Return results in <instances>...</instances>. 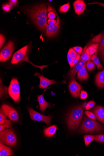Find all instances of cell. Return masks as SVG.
<instances>
[{
	"label": "cell",
	"mask_w": 104,
	"mask_h": 156,
	"mask_svg": "<svg viewBox=\"0 0 104 156\" xmlns=\"http://www.w3.org/2000/svg\"><path fill=\"white\" fill-rule=\"evenodd\" d=\"M47 7L46 4H40L31 9L29 14L31 19L41 31H45L47 25Z\"/></svg>",
	"instance_id": "obj_1"
},
{
	"label": "cell",
	"mask_w": 104,
	"mask_h": 156,
	"mask_svg": "<svg viewBox=\"0 0 104 156\" xmlns=\"http://www.w3.org/2000/svg\"><path fill=\"white\" fill-rule=\"evenodd\" d=\"M83 115V110L81 107H76L71 111L67 120V124L70 130H76L80 125Z\"/></svg>",
	"instance_id": "obj_2"
},
{
	"label": "cell",
	"mask_w": 104,
	"mask_h": 156,
	"mask_svg": "<svg viewBox=\"0 0 104 156\" xmlns=\"http://www.w3.org/2000/svg\"><path fill=\"white\" fill-rule=\"evenodd\" d=\"M104 129L103 127L99 123L84 116L79 130L82 134L100 132Z\"/></svg>",
	"instance_id": "obj_3"
},
{
	"label": "cell",
	"mask_w": 104,
	"mask_h": 156,
	"mask_svg": "<svg viewBox=\"0 0 104 156\" xmlns=\"http://www.w3.org/2000/svg\"><path fill=\"white\" fill-rule=\"evenodd\" d=\"M1 143L11 146H14L17 143L16 135L12 129L4 130L0 133Z\"/></svg>",
	"instance_id": "obj_4"
},
{
	"label": "cell",
	"mask_w": 104,
	"mask_h": 156,
	"mask_svg": "<svg viewBox=\"0 0 104 156\" xmlns=\"http://www.w3.org/2000/svg\"><path fill=\"white\" fill-rule=\"evenodd\" d=\"M9 95L15 102L20 100V88L19 82L16 78L12 79L8 88Z\"/></svg>",
	"instance_id": "obj_5"
},
{
	"label": "cell",
	"mask_w": 104,
	"mask_h": 156,
	"mask_svg": "<svg viewBox=\"0 0 104 156\" xmlns=\"http://www.w3.org/2000/svg\"><path fill=\"white\" fill-rule=\"evenodd\" d=\"M14 49V43L12 41H9L1 50L0 54L1 62H5L10 59L11 57Z\"/></svg>",
	"instance_id": "obj_6"
},
{
	"label": "cell",
	"mask_w": 104,
	"mask_h": 156,
	"mask_svg": "<svg viewBox=\"0 0 104 156\" xmlns=\"http://www.w3.org/2000/svg\"><path fill=\"white\" fill-rule=\"evenodd\" d=\"M29 111L31 119L33 120L42 121L46 123L47 126L50 125L52 117L50 116H45L34 111L30 108H28Z\"/></svg>",
	"instance_id": "obj_7"
},
{
	"label": "cell",
	"mask_w": 104,
	"mask_h": 156,
	"mask_svg": "<svg viewBox=\"0 0 104 156\" xmlns=\"http://www.w3.org/2000/svg\"><path fill=\"white\" fill-rule=\"evenodd\" d=\"M1 109L8 118L13 122H16L19 120V115L15 108L8 105L3 104L2 105Z\"/></svg>",
	"instance_id": "obj_8"
},
{
	"label": "cell",
	"mask_w": 104,
	"mask_h": 156,
	"mask_svg": "<svg viewBox=\"0 0 104 156\" xmlns=\"http://www.w3.org/2000/svg\"><path fill=\"white\" fill-rule=\"evenodd\" d=\"M28 50V45L18 50L13 55L11 63L12 64H16L23 60Z\"/></svg>",
	"instance_id": "obj_9"
},
{
	"label": "cell",
	"mask_w": 104,
	"mask_h": 156,
	"mask_svg": "<svg viewBox=\"0 0 104 156\" xmlns=\"http://www.w3.org/2000/svg\"><path fill=\"white\" fill-rule=\"evenodd\" d=\"M69 89L72 96L74 98H77L82 89V87L75 79H73L71 80L70 83Z\"/></svg>",
	"instance_id": "obj_10"
},
{
	"label": "cell",
	"mask_w": 104,
	"mask_h": 156,
	"mask_svg": "<svg viewBox=\"0 0 104 156\" xmlns=\"http://www.w3.org/2000/svg\"><path fill=\"white\" fill-rule=\"evenodd\" d=\"M56 13L57 16L56 24L52 26L49 25L47 24V25L46 35L48 37H52V36H55L57 33L59 29L60 25L59 17L57 12Z\"/></svg>",
	"instance_id": "obj_11"
},
{
	"label": "cell",
	"mask_w": 104,
	"mask_h": 156,
	"mask_svg": "<svg viewBox=\"0 0 104 156\" xmlns=\"http://www.w3.org/2000/svg\"><path fill=\"white\" fill-rule=\"evenodd\" d=\"M35 76L38 77L40 80L39 87L40 89H46L49 85L55 84L57 83L55 80L48 79L43 76L40 75V73H36Z\"/></svg>",
	"instance_id": "obj_12"
},
{
	"label": "cell",
	"mask_w": 104,
	"mask_h": 156,
	"mask_svg": "<svg viewBox=\"0 0 104 156\" xmlns=\"http://www.w3.org/2000/svg\"><path fill=\"white\" fill-rule=\"evenodd\" d=\"M75 11L77 15H80L84 11L86 6L82 0H77L73 3Z\"/></svg>",
	"instance_id": "obj_13"
},
{
	"label": "cell",
	"mask_w": 104,
	"mask_h": 156,
	"mask_svg": "<svg viewBox=\"0 0 104 156\" xmlns=\"http://www.w3.org/2000/svg\"><path fill=\"white\" fill-rule=\"evenodd\" d=\"M86 62L79 61L73 68L68 73V75L71 80L75 79V76L77 73L82 68L85 64Z\"/></svg>",
	"instance_id": "obj_14"
},
{
	"label": "cell",
	"mask_w": 104,
	"mask_h": 156,
	"mask_svg": "<svg viewBox=\"0 0 104 156\" xmlns=\"http://www.w3.org/2000/svg\"><path fill=\"white\" fill-rule=\"evenodd\" d=\"M93 112L97 120L104 125V108L100 106H96L93 109Z\"/></svg>",
	"instance_id": "obj_15"
},
{
	"label": "cell",
	"mask_w": 104,
	"mask_h": 156,
	"mask_svg": "<svg viewBox=\"0 0 104 156\" xmlns=\"http://www.w3.org/2000/svg\"><path fill=\"white\" fill-rule=\"evenodd\" d=\"M43 94L38 96V102L39 105V108L42 112L44 113L45 109L47 108L50 107L51 105L45 100L43 97Z\"/></svg>",
	"instance_id": "obj_16"
},
{
	"label": "cell",
	"mask_w": 104,
	"mask_h": 156,
	"mask_svg": "<svg viewBox=\"0 0 104 156\" xmlns=\"http://www.w3.org/2000/svg\"><path fill=\"white\" fill-rule=\"evenodd\" d=\"M95 82L98 87H104V69L101 71L98 72L96 75Z\"/></svg>",
	"instance_id": "obj_17"
},
{
	"label": "cell",
	"mask_w": 104,
	"mask_h": 156,
	"mask_svg": "<svg viewBox=\"0 0 104 156\" xmlns=\"http://www.w3.org/2000/svg\"><path fill=\"white\" fill-rule=\"evenodd\" d=\"M12 150L1 143H0V156H10L12 155Z\"/></svg>",
	"instance_id": "obj_18"
},
{
	"label": "cell",
	"mask_w": 104,
	"mask_h": 156,
	"mask_svg": "<svg viewBox=\"0 0 104 156\" xmlns=\"http://www.w3.org/2000/svg\"><path fill=\"white\" fill-rule=\"evenodd\" d=\"M57 129V127L56 125L46 128L43 130L44 134L47 137H51L55 134Z\"/></svg>",
	"instance_id": "obj_19"
},
{
	"label": "cell",
	"mask_w": 104,
	"mask_h": 156,
	"mask_svg": "<svg viewBox=\"0 0 104 156\" xmlns=\"http://www.w3.org/2000/svg\"><path fill=\"white\" fill-rule=\"evenodd\" d=\"M89 77V75L87 70L85 64L77 73V78L81 80L87 79Z\"/></svg>",
	"instance_id": "obj_20"
},
{
	"label": "cell",
	"mask_w": 104,
	"mask_h": 156,
	"mask_svg": "<svg viewBox=\"0 0 104 156\" xmlns=\"http://www.w3.org/2000/svg\"><path fill=\"white\" fill-rule=\"evenodd\" d=\"M92 41L94 43L98 44L99 47L104 48V33L99 34L95 36Z\"/></svg>",
	"instance_id": "obj_21"
},
{
	"label": "cell",
	"mask_w": 104,
	"mask_h": 156,
	"mask_svg": "<svg viewBox=\"0 0 104 156\" xmlns=\"http://www.w3.org/2000/svg\"><path fill=\"white\" fill-rule=\"evenodd\" d=\"M90 58L89 49L87 46H85L79 61L87 62L89 60Z\"/></svg>",
	"instance_id": "obj_22"
},
{
	"label": "cell",
	"mask_w": 104,
	"mask_h": 156,
	"mask_svg": "<svg viewBox=\"0 0 104 156\" xmlns=\"http://www.w3.org/2000/svg\"><path fill=\"white\" fill-rule=\"evenodd\" d=\"M98 50L94 55L90 58V60H92L94 63L97 66L98 69L101 70L103 69V66L101 65L100 61L98 57Z\"/></svg>",
	"instance_id": "obj_23"
},
{
	"label": "cell",
	"mask_w": 104,
	"mask_h": 156,
	"mask_svg": "<svg viewBox=\"0 0 104 156\" xmlns=\"http://www.w3.org/2000/svg\"><path fill=\"white\" fill-rule=\"evenodd\" d=\"M99 44L98 43H93L88 46V48L89 50L90 57L98 50L99 48Z\"/></svg>",
	"instance_id": "obj_24"
},
{
	"label": "cell",
	"mask_w": 104,
	"mask_h": 156,
	"mask_svg": "<svg viewBox=\"0 0 104 156\" xmlns=\"http://www.w3.org/2000/svg\"><path fill=\"white\" fill-rule=\"evenodd\" d=\"M0 111V124L3 125L8 120L7 116L1 108Z\"/></svg>",
	"instance_id": "obj_25"
},
{
	"label": "cell",
	"mask_w": 104,
	"mask_h": 156,
	"mask_svg": "<svg viewBox=\"0 0 104 156\" xmlns=\"http://www.w3.org/2000/svg\"><path fill=\"white\" fill-rule=\"evenodd\" d=\"M84 138L85 143L87 147L95 139V136L91 135H85Z\"/></svg>",
	"instance_id": "obj_26"
},
{
	"label": "cell",
	"mask_w": 104,
	"mask_h": 156,
	"mask_svg": "<svg viewBox=\"0 0 104 156\" xmlns=\"http://www.w3.org/2000/svg\"><path fill=\"white\" fill-rule=\"evenodd\" d=\"M70 4L69 1L67 4L61 6L59 9V11L61 13H66L69 10L70 8Z\"/></svg>",
	"instance_id": "obj_27"
},
{
	"label": "cell",
	"mask_w": 104,
	"mask_h": 156,
	"mask_svg": "<svg viewBox=\"0 0 104 156\" xmlns=\"http://www.w3.org/2000/svg\"><path fill=\"white\" fill-rule=\"evenodd\" d=\"M12 124H13L10 121L8 120L3 125H0V131L1 132L6 129V128H10Z\"/></svg>",
	"instance_id": "obj_28"
},
{
	"label": "cell",
	"mask_w": 104,
	"mask_h": 156,
	"mask_svg": "<svg viewBox=\"0 0 104 156\" xmlns=\"http://www.w3.org/2000/svg\"><path fill=\"white\" fill-rule=\"evenodd\" d=\"M85 64L87 69L89 71H93L96 68L95 64L90 60H89Z\"/></svg>",
	"instance_id": "obj_29"
},
{
	"label": "cell",
	"mask_w": 104,
	"mask_h": 156,
	"mask_svg": "<svg viewBox=\"0 0 104 156\" xmlns=\"http://www.w3.org/2000/svg\"><path fill=\"white\" fill-rule=\"evenodd\" d=\"M7 88L4 86L1 82V98H3L6 96L7 93Z\"/></svg>",
	"instance_id": "obj_30"
},
{
	"label": "cell",
	"mask_w": 104,
	"mask_h": 156,
	"mask_svg": "<svg viewBox=\"0 0 104 156\" xmlns=\"http://www.w3.org/2000/svg\"><path fill=\"white\" fill-rule=\"evenodd\" d=\"M95 140L99 143H104V135H99L95 136Z\"/></svg>",
	"instance_id": "obj_31"
},
{
	"label": "cell",
	"mask_w": 104,
	"mask_h": 156,
	"mask_svg": "<svg viewBox=\"0 0 104 156\" xmlns=\"http://www.w3.org/2000/svg\"><path fill=\"white\" fill-rule=\"evenodd\" d=\"M68 53H69L71 57L73 59L75 58L78 55L75 50L72 48L69 49Z\"/></svg>",
	"instance_id": "obj_32"
},
{
	"label": "cell",
	"mask_w": 104,
	"mask_h": 156,
	"mask_svg": "<svg viewBox=\"0 0 104 156\" xmlns=\"http://www.w3.org/2000/svg\"><path fill=\"white\" fill-rule=\"evenodd\" d=\"M96 103L95 102L93 101H90L88 102L87 105L86 107L85 108L87 111H89L90 109H91L93 107H94Z\"/></svg>",
	"instance_id": "obj_33"
},
{
	"label": "cell",
	"mask_w": 104,
	"mask_h": 156,
	"mask_svg": "<svg viewBox=\"0 0 104 156\" xmlns=\"http://www.w3.org/2000/svg\"><path fill=\"white\" fill-rule=\"evenodd\" d=\"M85 114L90 119H93V120H96L95 115L93 113L88 111H86Z\"/></svg>",
	"instance_id": "obj_34"
},
{
	"label": "cell",
	"mask_w": 104,
	"mask_h": 156,
	"mask_svg": "<svg viewBox=\"0 0 104 156\" xmlns=\"http://www.w3.org/2000/svg\"><path fill=\"white\" fill-rule=\"evenodd\" d=\"M67 58L68 61L70 66L71 69L72 68H73L74 67L73 63H72V61H73V59L71 57L69 53L68 52V53Z\"/></svg>",
	"instance_id": "obj_35"
},
{
	"label": "cell",
	"mask_w": 104,
	"mask_h": 156,
	"mask_svg": "<svg viewBox=\"0 0 104 156\" xmlns=\"http://www.w3.org/2000/svg\"><path fill=\"white\" fill-rule=\"evenodd\" d=\"M73 49L78 54V55H80L82 53L83 51V49L82 48L79 46H76L73 48Z\"/></svg>",
	"instance_id": "obj_36"
},
{
	"label": "cell",
	"mask_w": 104,
	"mask_h": 156,
	"mask_svg": "<svg viewBox=\"0 0 104 156\" xmlns=\"http://www.w3.org/2000/svg\"><path fill=\"white\" fill-rule=\"evenodd\" d=\"M88 97V94L87 92L84 90L81 91L80 94V98L81 99H86Z\"/></svg>",
	"instance_id": "obj_37"
},
{
	"label": "cell",
	"mask_w": 104,
	"mask_h": 156,
	"mask_svg": "<svg viewBox=\"0 0 104 156\" xmlns=\"http://www.w3.org/2000/svg\"><path fill=\"white\" fill-rule=\"evenodd\" d=\"M11 8L8 4H4L2 6V9L4 11L8 12L10 10Z\"/></svg>",
	"instance_id": "obj_38"
},
{
	"label": "cell",
	"mask_w": 104,
	"mask_h": 156,
	"mask_svg": "<svg viewBox=\"0 0 104 156\" xmlns=\"http://www.w3.org/2000/svg\"><path fill=\"white\" fill-rule=\"evenodd\" d=\"M80 55H78L77 57L73 59L72 63H73V65L74 67L75 66L76 64L78 63L80 60Z\"/></svg>",
	"instance_id": "obj_39"
},
{
	"label": "cell",
	"mask_w": 104,
	"mask_h": 156,
	"mask_svg": "<svg viewBox=\"0 0 104 156\" xmlns=\"http://www.w3.org/2000/svg\"><path fill=\"white\" fill-rule=\"evenodd\" d=\"M98 50L100 53L101 56L104 62V48H102L99 46Z\"/></svg>",
	"instance_id": "obj_40"
},
{
	"label": "cell",
	"mask_w": 104,
	"mask_h": 156,
	"mask_svg": "<svg viewBox=\"0 0 104 156\" xmlns=\"http://www.w3.org/2000/svg\"><path fill=\"white\" fill-rule=\"evenodd\" d=\"M0 46L1 48L5 42V38L4 36L2 34H1L0 36Z\"/></svg>",
	"instance_id": "obj_41"
},
{
	"label": "cell",
	"mask_w": 104,
	"mask_h": 156,
	"mask_svg": "<svg viewBox=\"0 0 104 156\" xmlns=\"http://www.w3.org/2000/svg\"><path fill=\"white\" fill-rule=\"evenodd\" d=\"M56 21L55 20L49 19L47 21L48 24L50 26H52L56 24Z\"/></svg>",
	"instance_id": "obj_42"
},
{
	"label": "cell",
	"mask_w": 104,
	"mask_h": 156,
	"mask_svg": "<svg viewBox=\"0 0 104 156\" xmlns=\"http://www.w3.org/2000/svg\"><path fill=\"white\" fill-rule=\"evenodd\" d=\"M17 1H13V0H11L10 1V2H9V4H8L9 6H10L11 8H12L14 6H15L16 5L17 3Z\"/></svg>",
	"instance_id": "obj_43"
},
{
	"label": "cell",
	"mask_w": 104,
	"mask_h": 156,
	"mask_svg": "<svg viewBox=\"0 0 104 156\" xmlns=\"http://www.w3.org/2000/svg\"><path fill=\"white\" fill-rule=\"evenodd\" d=\"M98 4V5H100L104 8V3H100L98 2H96L88 3V4Z\"/></svg>",
	"instance_id": "obj_44"
},
{
	"label": "cell",
	"mask_w": 104,
	"mask_h": 156,
	"mask_svg": "<svg viewBox=\"0 0 104 156\" xmlns=\"http://www.w3.org/2000/svg\"><path fill=\"white\" fill-rule=\"evenodd\" d=\"M87 103L86 102H85L84 103V104H83V107L84 108H85L87 106Z\"/></svg>",
	"instance_id": "obj_45"
}]
</instances>
